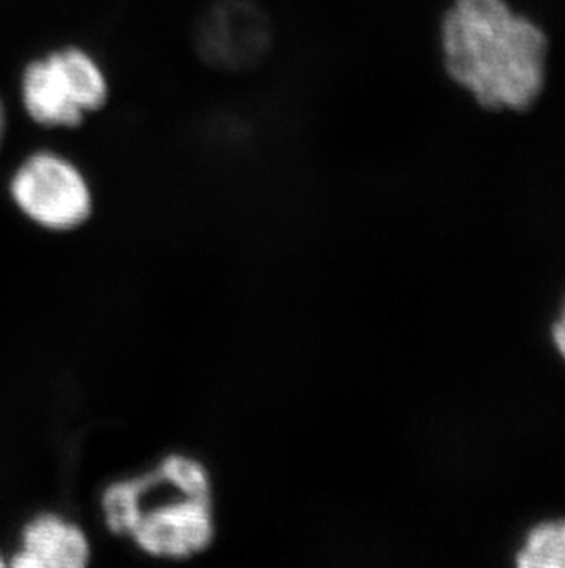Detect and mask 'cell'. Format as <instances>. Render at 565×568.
I'll return each mask as SVG.
<instances>
[{
    "label": "cell",
    "instance_id": "6da1fadb",
    "mask_svg": "<svg viewBox=\"0 0 565 568\" xmlns=\"http://www.w3.org/2000/svg\"><path fill=\"white\" fill-rule=\"evenodd\" d=\"M446 70L481 108H531L544 89L547 39L505 0H455L443 22Z\"/></svg>",
    "mask_w": 565,
    "mask_h": 568
},
{
    "label": "cell",
    "instance_id": "7a4b0ae2",
    "mask_svg": "<svg viewBox=\"0 0 565 568\" xmlns=\"http://www.w3.org/2000/svg\"><path fill=\"white\" fill-rule=\"evenodd\" d=\"M21 103L44 129H78L107 109L113 83L102 60L81 44H63L24 67Z\"/></svg>",
    "mask_w": 565,
    "mask_h": 568
},
{
    "label": "cell",
    "instance_id": "3957f363",
    "mask_svg": "<svg viewBox=\"0 0 565 568\" xmlns=\"http://www.w3.org/2000/svg\"><path fill=\"white\" fill-rule=\"evenodd\" d=\"M10 193L22 214L50 231H72L92 214V189L69 156L35 151L17 168Z\"/></svg>",
    "mask_w": 565,
    "mask_h": 568
},
{
    "label": "cell",
    "instance_id": "277c9868",
    "mask_svg": "<svg viewBox=\"0 0 565 568\" xmlns=\"http://www.w3.org/2000/svg\"><path fill=\"white\" fill-rule=\"evenodd\" d=\"M193 41L208 67L239 72L267 58L273 24L267 11L254 0H214L198 16Z\"/></svg>",
    "mask_w": 565,
    "mask_h": 568
},
{
    "label": "cell",
    "instance_id": "5b68a950",
    "mask_svg": "<svg viewBox=\"0 0 565 568\" xmlns=\"http://www.w3.org/2000/svg\"><path fill=\"white\" fill-rule=\"evenodd\" d=\"M136 545L156 558L184 559L203 552L214 539L209 497L176 494L158 505H138V519L131 531Z\"/></svg>",
    "mask_w": 565,
    "mask_h": 568
},
{
    "label": "cell",
    "instance_id": "8992f818",
    "mask_svg": "<svg viewBox=\"0 0 565 568\" xmlns=\"http://www.w3.org/2000/svg\"><path fill=\"white\" fill-rule=\"evenodd\" d=\"M91 547L85 534L69 520L43 515L27 526L22 548L11 559L17 568H81L89 564Z\"/></svg>",
    "mask_w": 565,
    "mask_h": 568
},
{
    "label": "cell",
    "instance_id": "52a82bcc",
    "mask_svg": "<svg viewBox=\"0 0 565 568\" xmlns=\"http://www.w3.org/2000/svg\"><path fill=\"white\" fill-rule=\"evenodd\" d=\"M517 567L565 568V519L545 520L528 531L517 550Z\"/></svg>",
    "mask_w": 565,
    "mask_h": 568
},
{
    "label": "cell",
    "instance_id": "ba28073f",
    "mask_svg": "<svg viewBox=\"0 0 565 568\" xmlns=\"http://www.w3.org/2000/svg\"><path fill=\"white\" fill-rule=\"evenodd\" d=\"M553 343H555L558 354L565 361V302L562 306L561 313L556 316L555 324H553Z\"/></svg>",
    "mask_w": 565,
    "mask_h": 568
},
{
    "label": "cell",
    "instance_id": "9c48e42d",
    "mask_svg": "<svg viewBox=\"0 0 565 568\" xmlns=\"http://www.w3.org/2000/svg\"><path fill=\"white\" fill-rule=\"evenodd\" d=\"M6 129H8V114H6L4 103H2V98H0V150H2V144H4Z\"/></svg>",
    "mask_w": 565,
    "mask_h": 568
},
{
    "label": "cell",
    "instance_id": "30bf717a",
    "mask_svg": "<svg viewBox=\"0 0 565 568\" xmlns=\"http://www.w3.org/2000/svg\"><path fill=\"white\" fill-rule=\"evenodd\" d=\"M2 565H4V559L0 558V567H2Z\"/></svg>",
    "mask_w": 565,
    "mask_h": 568
}]
</instances>
